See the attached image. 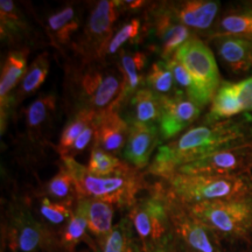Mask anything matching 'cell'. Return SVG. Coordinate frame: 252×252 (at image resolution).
<instances>
[{
    "instance_id": "35",
    "label": "cell",
    "mask_w": 252,
    "mask_h": 252,
    "mask_svg": "<svg viewBox=\"0 0 252 252\" xmlns=\"http://www.w3.org/2000/svg\"><path fill=\"white\" fill-rule=\"evenodd\" d=\"M0 13H1V33L7 36L8 34H17L23 24L17 13V8L11 0L0 1Z\"/></svg>"
},
{
    "instance_id": "33",
    "label": "cell",
    "mask_w": 252,
    "mask_h": 252,
    "mask_svg": "<svg viewBox=\"0 0 252 252\" xmlns=\"http://www.w3.org/2000/svg\"><path fill=\"white\" fill-rule=\"evenodd\" d=\"M49 71V60L48 55L42 54L35 59L32 67L28 69L25 75L23 84H21V91L24 94H31L37 90L41 84L46 80Z\"/></svg>"
},
{
    "instance_id": "36",
    "label": "cell",
    "mask_w": 252,
    "mask_h": 252,
    "mask_svg": "<svg viewBox=\"0 0 252 252\" xmlns=\"http://www.w3.org/2000/svg\"><path fill=\"white\" fill-rule=\"evenodd\" d=\"M140 33V21L139 20H132L131 23L125 25L124 27H122L116 35L110 40V43L106 48L105 54H115L118 52V49L127 42V41H134L137 39V36Z\"/></svg>"
},
{
    "instance_id": "3",
    "label": "cell",
    "mask_w": 252,
    "mask_h": 252,
    "mask_svg": "<svg viewBox=\"0 0 252 252\" xmlns=\"http://www.w3.org/2000/svg\"><path fill=\"white\" fill-rule=\"evenodd\" d=\"M64 167L75 181L78 198H94L118 206L132 207L137 202L135 195L143 187V180L133 169L124 174L96 176L74 158L64 157Z\"/></svg>"
},
{
    "instance_id": "9",
    "label": "cell",
    "mask_w": 252,
    "mask_h": 252,
    "mask_svg": "<svg viewBox=\"0 0 252 252\" xmlns=\"http://www.w3.org/2000/svg\"><path fill=\"white\" fill-rule=\"evenodd\" d=\"M52 234L25 208H15L9 217L6 242L11 252H40L52 243Z\"/></svg>"
},
{
    "instance_id": "29",
    "label": "cell",
    "mask_w": 252,
    "mask_h": 252,
    "mask_svg": "<svg viewBox=\"0 0 252 252\" xmlns=\"http://www.w3.org/2000/svg\"><path fill=\"white\" fill-rule=\"evenodd\" d=\"M219 35L228 37L252 39V12L250 13L229 14L219 23Z\"/></svg>"
},
{
    "instance_id": "5",
    "label": "cell",
    "mask_w": 252,
    "mask_h": 252,
    "mask_svg": "<svg viewBox=\"0 0 252 252\" xmlns=\"http://www.w3.org/2000/svg\"><path fill=\"white\" fill-rule=\"evenodd\" d=\"M187 207L219 237L243 238L252 232V196Z\"/></svg>"
},
{
    "instance_id": "25",
    "label": "cell",
    "mask_w": 252,
    "mask_h": 252,
    "mask_svg": "<svg viewBox=\"0 0 252 252\" xmlns=\"http://www.w3.org/2000/svg\"><path fill=\"white\" fill-rule=\"evenodd\" d=\"M87 169L90 174L104 178V176L124 174V173L131 171L132 168H130L126 163L122 162L116 157L94 147L91 152L89 165H88Z\"/></svg>"
},
{
    "instance_id": "37",
    "label": "cell",
    "mask_w": 252,
    "mask_h": 252,
    "mask_svg": "<svg viewBox=\"0 0 252 252\" xmlns=\"http://www.w3.org/2000/svg\"><path fill=\"white\" fill-rule=\"evenodd\" d=\"M97 117H98V116H97ZM96 126H97V118L94 119L89 126H87L86 130L82 132L81 135L77 138V140L75 141L74 145H72L71 149L69 150V152L65 157L74 158L77 153H80L81 151L86 149L88 145L90 144V141L94 139V137H96Z\"/></svg>"
},
{
    "instance_id": "4",
    "label": "cell",
    "mask_w": 252,
    "mask_h": 252,
    "mask_svg": "<svg viewBox=\"0 0 252 252\" xmlns=\"http://www.w3.org/2000/svg\"><path fill=\"white\" fill-rule=\"evenodd\" d=\"M171 196L168 191L156 190L137 201L130 210V220L140 239L144 252H169Z\"/></svg>"
},
{
    "instance_id": "27",
    "label": "cell",
    "mask_w": 252,
    "mask_h": 252,
    "mask_svg": "<svg viewBox=\"0 0 252 252\" xmlns=\"http://www.w3.org/2000/svg\"><path fill=\"white\" fill-rule=\"evenodd\" d=\"M146 82L154 94L160 97H173L180 90H174V76L167 62H158L151 67Z\"/></svg>"
},
{
    "instance_id": "11",
    "label": "cell",
    "mask_w": 252,
    "mask_h": 252,
    "mask_svg": "<svg viewBox=\"0 0 252 252\" xmlns=\"http://www.w3.org/2000/svg\"><path fill=\"white\" fill-rule=\"evenodd\" d=\"M200 106L193 100L185 98V93H178L173 97H161V115L159 131L163 139L178 135L200 116Z\"/></svg>"
},
{
    "instance_id": "7",
    "label": "cell",
    "mask_w": 252,
    "mask_h": 252,
    "mask_svg": "<svg viewBox=\"0 0 252 252\" xmlns=\"http://www.w3.org/2000/svg\"><path fill=\"white\" fill-rule=\"evenodd\" d=\"M174 59L187 69L207 105L220 88L219 68L212 50L201 40L191 37L176 50Z\"/></svg>"
},
{
    "instance_id": "13",
    "label": "cell",
    "mask_w": 252,
    "mask_h": 252,
    "mask_svg": "<svg viewBox=\"0 0 252 252\" xmlns=\"http://www.w3.org/2000/svg\"><path fill=\"white\" fill-rule=\"evenodd\" d=\"M160 131L154 124L133 123L130 127L124 157L135 168H144L149 165L150 158L159 143Z\"/></svg>"
},
{
    "instance_id": "2",
    "label": "cell",
    "mask_w": 252,
    "mask_h": 252,
    "mask_svg": "<svg viewBox=\"0 0 252 252\" xmlns=\"http://www.w3.org/2000/svg\"><path fill=\"white\" fill-rule=\"evenodd\" d=\"M168 181L169 196L185 206L239 200L252 196V184L243 175L175 174Z\"/></svg>"
},
{
    "instance_id": "31",
    "label": "cell",
    "mask_w": 252,
    "mask_h": 252,
    "mask_svg": "<svg viewBox=\"0 0 252 252\" xmlns=\"http://www.w3.org/2000/svg\"><path fill=\"white\" fill-rule=\"evenodd\" d=\"M166 62L173 72V76H174L176 83H178L181 88H184L185 94H187V98L193 100V102L195 104H197L200 108H203L204 103L202 100V97H201L200 91L197 90L193 78L189 75V72L187 71V69L185 68V65L174 58L167 60Z\"/></svg>"
},
{
    "instance_id": "15",
    "label": "cell",
    "mask_w": 252,
    "mask_h": 252,
    "mask_svg": "<svg viewBox=\"0 0 252 252\" xmlns=\"http://www.w3.org/2000/svg\"><path fill=\"white\" fill-rule=\"evenodd\" d=\"M219 12V2L208 0L184 1L173 8V15L185 26L207 30L212 26Z\"/></svg>"
},
{
    "instance_id": "24",
    "label": "cell",
    "mask_w": 252,
    "mask_h": 252,
    "mask_svg": "<svg viewBox=\"0 0 252 252\" xmlns=\"http://www.w3.org/2000/svg\"><path fill=\"white\" fill-rule=\"evenodd\" d=\"M88 217L83 198H78L76 210L61 232V245L72 250L87 236Z\"/></svg>"
},
{
    "instance_id": "38",
    "label": "cell",
    "mask_w": 252,
    "mask_h": 252,
    "mask_svg": "<svg viewBox=\"0 0 252 252\" xmlns=\"http://www.w3.org/2000/svg\"><path fill=\"white\" fill-rule=\"evenodd\" d=\"M236 94L243 111H252V77L235 83Z\"/></svg>"
},
{
    "instance_id": "12",
    "label": "cell",
    "mask_w": 252,
    "mask_h": 252,
    "mask_svg": "<svg viewBox=\"0 0 252 252\" xmlns=\"http://www.w3.org/2000/svg\"><path fill=\"white\" fill-rule=\"evenodd\" d=\"M117 6L118 2L116 1L102 0L94 8L86 31L89 53L90 48H94L97 56H102L106 53V42L111 36L113 24L117 19Z\"/></svg>"
},
{
    "instance_id": "14",
    "label": "cell",
    "mask_w": 252,
    "mask_h": 252,
    "mask_svg": "<svg viewBox=\"0 0 252 252\" xmlns=\"http://www.w3.org/2000/svg\"><path fill=\"white\" fill-rule=\"evenodd\" d=\"M130 127L127 123L116 111H108L98 115L96 126L94 145L104 152L118 153L127 143Z\"/></svg>"
},
{
    "instance_id": "17",
    "label": "cell",
    "mask_w": 252,
    "mask_h": 252,
    "mask_svg": "<svg viewBox=\"0 0 252 252\" xmlns=\"http://www.w3.org/2000/svg\"><path fill=\"white\" fill-rule=\"evenodd\" d=\"M217 50L234 72H247L252 68V41L241 37H224L217 42Z\"/></svg>"
},
{
    "instance_id": "16",
    "label": "cell",
    "mask_w": 252,
    "mask_h": 252,
    "mask_svg": "<svg viewBox=\"0 0 252 252\" xmlns=\"http://www.w3.org/2000/svg\"><path fill=\"white\" fill-rule=\"evenodd\" d=\"M173 15L169 11H161L157 13L156 27L157 35L161 40V53L167 60L171 55L184 46L188 40H190V31L185 25L173 24Z\"/></svg>"
},
{
    "instance_id": "34",
    "label": "cell",
    "mask_w": 252,
    "mask_h": 252,
    "mask_svg": "<svg viewBox=\"0 0 252 252\" xmlns=\"http://www.w3.org/2000/svg\"><path fill=\"white\" fill-rule=\"evenodd\" d=\"M40 213L43 216V219L54 225L68 223L72 215H74L71 210V206L61 202H55V201H50L47 197L41 201Z\"/></svg>"
},
{
    "instance_id": "20",
    "label": "cell",
    "mask_w": 252,
    "mask_h": 252,
    "mask_svg": "<svg viewBox=\"0 0 252 252\" xmlns=\"http://www.w3.org/2000/svg\"><path fill=\"white\" fill-rule=\"evenodd\" d=\"M242 110L234 83H223L213 98L212 109L208 121L217 122L222 118H230L238 115Z\"/></svg>"
},
{
    "instance_id": "22",
    "label": "cell",
    "mask_w": 252,
    "mask_h": 252,
    "mask_svg": "<svg viewBox=\"0 0 252 252\" xmlns=\"http://www.w3.org/2000/svg\"><path fill=\"white\" fill-rule=\"evenodd\" d=\"M27 53L26 52H13L8 54L4 63L1 71V81H0V98L1 105L7 98L11 91L18 83V81L26 72Z\"/></svg>"
},
{
    "instance_id": "32",
    "label": "cell",
    "mask_w": 252,
    "mask_h": 252,
    "mask_svg": "<svg viewBox=\"0 0 252 252\" xmlns=\"http://www.w3.org/2000/svg\"><path fill=\"white\" fill-rule=\"evenodd\" d=\"M55 109V98L52 96L43 97L36 99L31 104L26 111L27 126L31 131H39L41 125L47 122V119L52 117V112Z\"/></svg>"
},
{
    "instance_id": "6",
    "label": "cell",
    "mask_w": 252,
    "mask_h": 252,
    "mask_svg": "<svg viewBox=\"0 0 252 252\" xmlns=\"http://www.w3.org/2000/svg\"><path fill=\"white\" fill-rule=\"evenodd\" d=\"M169 252H222L219 236L201 223L189 208L171 197Z\"/></svg>"
},
{
    "instance_id": "30",
    "label": "cell",
    "mask_w": 252,
    "mask_h": 252,
    "mask_svg": "<svg viewBox=\"0 0 252 252\" xmlns=\"http://www.w3.org/2000/svg\"><path fill=\"white\" fill-rule=\"evenodd\" d=\"M48 27L58 36L61 42H65L75 31L78 24L75 18V11L72 7H64L58 13L53 14L48 19Z\"/></svg>"
},
{
    "instance_id": "18",
    "label": "cell",
    "mask_w": 252,
    "mask_h": 252,
    "mask_svg": "<svg viewBox=\"0 0 252 252\" xmlns=\"http://www.w3.org/2000/svg\"><path fill=\"white\" fill-rule=\"evenodd\" d=\"M146 64V56L143 53H123L122 54V74H123V91L116 106H118L123 100L127 98L132 94L140 89V84L145 80L144 69ZM116 109V108H115Z\"/></svg>"
},
{
    "instance_id": "8",
    "label": "cell",
    "mask_w": 252,
    "mask_h": 252,
    "mask_svg": "<svg viewBox=\"0 0 252 252\" xmlns=\"http://www.w3.org/2000/svg\"><path fill=\"white\" fill-rule=\"evenodd\" d=\"M252 165V147L250 144L219 151L179 167L175 174L226 176L241 175Z\"/></svg>"
},
{
    "instance_id": "21",
    "label": "cell",
    "mask_w": 252,
    "mask_h": 252,
    "mask_svg": "<svg viewBox=\"0 0 252 252\" xmlns=\"http://www.w3.org/2000/svg\"><path fill=\"white\" fill-rule=\"evenodd\" d=\"M132 104L134 106L135 122L139 124H154L161 115V97L151 89H140L134 94Z\"/></svg>"
},
{
    "instance_id": "19",
    "label": "cell",
    "mask_w": 252,
    "mask_h": 252,
    "mask_svg": "<svg viewBox=\"0 0 252 252\" xmlns=\"http://www.w3.org/2000/svg\"><path fill=\"white\" fill-rule=\"evenodd\" d=\"M89 231L102 242L112 230L113 207L111 203L94 198H83Z\"/></svg>"
},
{
    "instance_id": "23",
    "label": "cell",
    "mask_w": 252,
    "mask_h": 252,
    "mask_svg": "<svg viewBox=\"0 0 252 252\" xmlns=\"http://www.w3.org/2000/svg\"><path fill=\"white\" fill-rule=\"evenodd\" d=\"M100 243V252H138L130 220H122Z\"/></svg>"
},
{
    "instance_id": "28",
    "label": "cell",
    "mask_w": 252,
    "mask_h": 252,
    "mask_svg": "<svg viewBox=\"0 0 252 252\" xmlns=\"http://www.w3.org/2000/svg\"><path fill=\"white\" fill-rule=\"evenodd\" d=\"M47 193L52 196L53 201L68 204V206H71L75 197H78L74 178L65 167L60 169L58 174L49 181Z\"/></svg>"
},
{
    "instance_id": "10",
    "label": "cell",
    "mask_w": 252,
    "mask_h": 252,
    "mask_svg": "<svg viewBox=\"0 0 252 252\" xmlns=\"http://www.w3.org/2000/svg\"><path fill=\"white\" fill-rule=\"evenodd\" d=\"M123 77L109 69L93 68L83 75L81 90L89 100L90 108L98 115L115 111L116 104L123 91Z\"/></svg>"
},
{
    "instance_id": "26",
    "label": "cell",
    "mask_w": 252,
    "mask_h": 252,
    "mask_svg": "<svg viewBox=\"0 0 252 252\" xmlns=\"http://www.w3.org/2000/svg\"><path fill=\"white\" fill-rule=\"evenodd\" d=\"M98 113L94 112V110L89 108L81 110L80 112L75 116V118L69 123L67 127L64 128L61 134V139L59 144V151L62 158L65 157L74 145L77 138L80 137L82 132L86 130L87 126H89L94 119L97 118Z\"/></svg>"
},
{
    "instance_id": "1",
    "label": "cell",
    "mask_w": 252,
    "mask_h": 252,
    "mask_svg": "<svg viewBox=\"0 0 252 252\" xmlns=\"http://www.w3.org/2000/svg\"><path fill=\"white\" fill-rule=\"evenodd\" d=\"M251 131L245 121H225L190 128L174 143L161 146L150 173L171 179L179 167L219 151L250 144Z\"/></svg>"
}]
</instances>
